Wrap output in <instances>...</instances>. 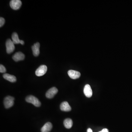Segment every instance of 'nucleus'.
<instances>
[{"instance_id":"1","label":"nucleus","mask_w":132,"mask_h":132,"mask_svg":"<svg viewBox=\"0 0 132 132\" xmlns=\"http://www.w3.org/2000/svg\"><path fill=\"white\" fill-rule=\"evenodd\" d=\"M27 102L32 103L36 107H39L41 105V103L37 98L33 95H29L26 98Z\"/></svg>"},{"instance_id":"2","label":"nucleus","mask_w":132,"mask_h":132,"mask_svg":"<svg viewBox=\"0 0 132 132\" xmlns=\"http://www.w3.org/2000/svg\"><path fill=\"white\" fill-rule=\"evenodd\" d=\"M14 97L10 96H7L5 98L4 100V104L6 108L8 109L12 107L14 105Z\"/></svg>"},{"instance_id":"3","label":"nucleus","mask_w":132,"mask_h":132,"mask_svg":"<svg viewBox=\"0 0 132 132\" xmlns=\"http://www.w3.org/2000/svg\"><path fill=\"white\" fill-rule=\"evenodd\" d=\"M14 43L12 40L8 39L7 40L6 43V52L8 54H10L12 53L15 49V46Z\"/></svg>"},{"instance_id":"4","label":"nucleus","mask_w":132,"mask_h":132,"mask_svg":"<svg viewBox=\"0 0 132 132\" xmlns=\"http://www.w3.org/2000/svg\"><path fill=\"white\" fill-rule=\"evenodd\" d=\"M47 69V67L46 65H41L36 70L35 74L38 76H43L46 73Z\"/></svg>"},{"instance_id":"5","label":"nucleus","mask_w":132,"mask_h":132,"mask_svg":"<svg viewBox=\"0 0 132 132\" xmlns=\"http://www.w3.org/2000/svg\"><path fill=\"white\" fill-rule=\"evenodd\" d=\"M21 5L22 2L20 0H12L10 2V6L13 10H18Z\"/></svg>"},{"instance_id":"6","label":"nucleus","mask_w":132,"mask_h":132,"mask_svg":"<svg viewBox=\"0 0 132 132\" xmlns=\"http://www.w3.org/2000/svg\"><path fill=\"white\" fill-rule=\"evenodd\" d=\"M58 92V89L56 87H52L48 90V91L47 92L46 94V96L48 98H52L55 95L57 94Z\"/></svg>"},{"instance_id":"7","label":"nucleus","mask_w":132,"mask_h":132,"mask_svg":"<svg viewBox=\"0 0 132 132\" xmlns=\"http://www.w3.org/2000/svg\"><path fill=\"white\" fill-rule=\"evenodd\" d=\"M25 59V55L21 52H18L13 56V59L16 62L23 60Z\"/></svg>"},{"instance_id":"8","label":"nucleus","mask_w":132,"mask_h":132,"mask_svg":"<svg viewBox=\"0 0 132 132\" xmlns=\"http://www.w3.org/2000/svg\"><path fill=\"white\" fill-rule=\"evenodd\" d=\"M84 93L86 97L90 98L92 96L93 92L90 85L86 84L84 88Z\"/></svg>"},{"instance_id":"9","label":"nucleus","mask_w":132,"mask_h":132,"mask_svg":"<svg viewBox=\"0 0 132 132\" xmlns=\"http://www.w3.org/2000/svg\"><path fill=\"white\" fill-rule=\"evenodd\" d=\"M68 74L71 78L73 79H76L81 76V73L79 72L74 70H69L68 71Z\"/></svg>"},{"instance_id":"10","label":"nucleus","mask_w":132,"mask_h":132,"mask_svg":"<svg viewBox=\"0 0 132 132\" xmlns=\"http://www.w3.org/2000/svg\"><path fill=\"white\" fill-rule=\"evenodd\" d=\"M40 47V44L39 42L36 43L32 47L33 55L35 57H37L39 54Z\"/></svg>"},{"instance_id":"11","label":"nucleus","mask_w":132,"mask_h":132,"mask_svg":"<svg viewBox=\"0 0 132 132\" xmlns=\"http://www.w3.org/2000/svg\"><path fill=\"white\" fill-rule=\"evenodd\" d=\"M60 109L61 110L65 112H69L71 111V108L69 104L66 101L63 102L60 105Z\"/></svg>"},{"instance_id":"12","label":"nucleus","mask_w":132,"mask_h":132,"mask_svg":"<svg viewBox=\"0 0 132 132\" xmlns=\"http://www.w3.org/2000/svg\"><path fill=\"white\" fill-rule=\"evenodd\" d=\"M3 77L5 79L12 83L15 82L17 80L16 77L15 76L9 74H3Z\"/></svg>"},{"instance_id":"13","label":"nucleus","mask_w":132,"mask_h":132,"mask_svg":"<svg viewBox=\"0 0 132 132\" xmlns=\"http://www.w3.org/2000/svg\"><path fill=\"white\" fill-rule=\"evenodd\" d=\"M52 128V125L50 122L46 123L41 129L42 132H49Z\"/></svg>"},{"instance_id":"14","label":"nucleus","mask_w":132,"mask_h":132,"mask_svg":"<svg viewBox=\"0 0 132 132\" xmlns=\"http://www.w3.org/2000/svg\"><path fill=\"white\" fill-rule=\"evenodd\" d=\"M64 124L65 128L70 129L73 125V122L71 118H66L64 121Z\"/></svg>"},{"instance_id":"15","label":"nucleus","mask_w":132,"mask_h":132,"mask_svg":"<svg viewBox=\"0 0 132 132\" xmlns=\"http://www.w3.org/2000/svg\"><path fill=\"white\" fill-rule=\"evenodd\" d=\"M12 40L15 44H17L20 43V40L18 38L17 34L15 32L13 33L12 36Z\"/></svg>"},{"instance_id":"16","label":"nucleus","mask_w":132,"mask_h":132,"mask_svg":"<svg viewBox=\"0 0 132 132\" xmlns=\"http://www.w3.org/2000/svg\"><path fill=\"white\" fill-rule=\"evenodd\" d=\"M0 73H5L6 72V69L5 66L2 64L0 65Z\"/></svg>"},{"instance_id":"17","label":"nucleus","mask_w":132,"mask_h":132,"mask_svg":"<svg viewBox=\"0 0 132 132\" xmlns=\"http://www.w3.org/2000/svg\"><path fill=\"white\" fill-rule=\"evenodd\" d=\"M5 23V20L3 18H0V27H2Z\"/></svg>"},{"instance_id":"18","label":"nucleus","mask_w":132,"mask_h":132,"mask_svg":"<svg viewBox=\"0 0 132 132\" xmlns=\"http://www.w3.org/2000/svg\"><path fill=\"white\" fill-rule=\"evenodd\" d=\"M102 132H109V130L106 128H104L102 130Z\"/></svg>"},{"instance_id":"19","label":"nucleus","mask_w":132,"mask_h":132,"mask_svg":"<svg viewBox=\"0 0 132 132\" xmlns=\"http://www.w3.org/2000/svg\"><path fill=\"white\" fill-rule=\"evenodd\" d=\"M20 43L22 45H23V44H24V41H23V40H20Z\"/></svg>"},{"instance_id":"20","label":"nucleus","mask_w":132,"mask_h":132,"mask_svg":"<svg viewBox=\"0 0 132 132\" xmlns=\"http://www.w3.org/2000/svg\"><path fill=\"white\" fill-rule=\"evenodd\" d=\"M87 132H93V131L91 130V128H88V130H87Z\"/></svg>"},{"instance_id":"21","label":"nucleus","mask_w":132,"mask_h":132,"mask_svg":"<svg viewBox=\"0 0 132 132\" xmlns=\"http://www.w3.org/2000/svg\"><path fill=\"white\" fill-rule=\"evenodd\" d=\"M102 132V131H100V132Z\"/></svg>"}]
</instances>
